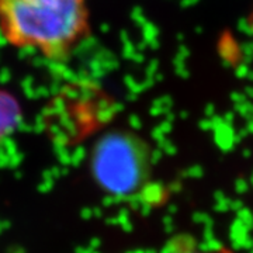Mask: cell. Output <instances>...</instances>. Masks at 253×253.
Instances as JSON below:
<instances>
[{"instance_id":"cell-1","label":"cell","mask_w":253,"mask_h":253,"mask_svg":"<svg viewBox=\"0 0 253 253\" xmlns=\"http://www.w3.org/2000/svg\"><path fill=\"white\" fill-rule=\"evenodd\" d=\"M0 30L13 46L65 61L87 36V0H0Z\"/></svg>"},{"instance_id":"cell-2","label":"cell","mask_w":253,"mask_h":253,"mask_svg":"<svg viewBox=\"0 0 253 253\" xmlns=\"http://www.w3.org/2000/svg\"><path fill=\"white\" fill-rule=\"evenodd\" d=\"M89 170L94 184L114 200H135L154 183V152L144 136L114 129L91 148Z\"/></svg>"},{"instance_id":"cell-3","label":"cell","mask_w":253,"mask_h":253,"mask_svg":"<svg viewBox=\"0 0 253 253\" xmlns=\"http://www.w3.org/2000/svg\"><path fill=\"white\" fill-rule=\"evenodd\" d=\"M158 253H236L228 246H206L190 234H177L166 241Z\"/></svg>"},{"instance_id":"cell-4","label":"cell","mask_w":253,"mask_h":253,"mask_svg":"<svg viewBox=\"0 0 253 253\" xmlns=\"http://www.w3.org/2000/svg\"><path fill=\"white\" fill-rule=\"evenodd\" d=\"M17 118L18 110L16 103L9 96L0 93V139L13 131Z\"/></svg>"},{"instance_id":"cell-5","label":"cell","mask_w":253,"mask_h":253,"mask_svg":"<svg viewBox=\"0 0 253 253\" xmlns=\"http://www.w3.org/2000/svg\"><path fill=\"white\" fill-rule=\"evenodd\" d=\"M246 28L249 31V36H251V40L253 42V6L251 7L249 13H248V17H246Z\"/></svg>"}]
</instances>
